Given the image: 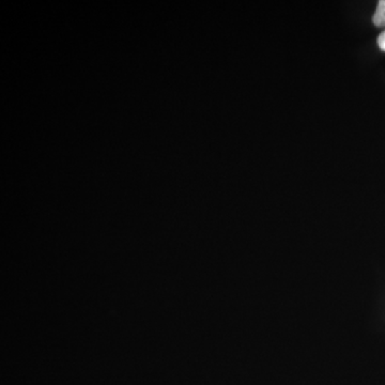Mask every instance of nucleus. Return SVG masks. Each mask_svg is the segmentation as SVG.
I'll return each mask as SVG.
<instances>
[{
  "instance_id": "f257e3e1",
  "label": "nucleus",
  "mask_w": 385,
  "mask_h": 385,
  "mask_svg": "<svg viewBox=\"0 0 385 385\" xmlns=\"http://www.w3.org/2000/svg\"><path fill=\"white\" fill-rule=\"evenodd\" d=\"M372 22L374 26L385 27V0H380L378 3L376 12L372 16Z\"/></svg>"
},
{
  "instance_id": "f03ea898",
  "label": "nucleus",
  "mask_w": 385,
  "mask_h": 385,
  "mask_svg": "<svg viewBox=\"0 0 385 385\" xmlns=\"http://www.w3.org/2000/svg\"><path fill=\"white\" fill-rule=\"evenodd\" d=\"M378 46L380 48V50H382L383 52H385V31L379 35L378 37Z\"/></svg>"
}]
</instances>
